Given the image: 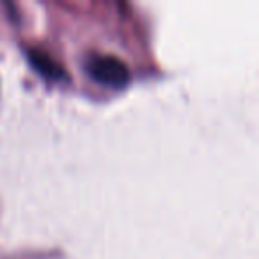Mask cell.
Returning a JSON list of instances; mask_svg holds the SVG:
<instances>
[{
  "label": "cell",
  "instance_id": "6da1fadb",
  "mask_svg": "<svg viewBox=\"0 0 259 259\" xmlns=\"http://www.w3.org/2000/svg\"><path fill=\"white\" fill-rule=\"evenodd\" d=\"M85 69L94 82L112 89H122L132 78L126 62L115 55H93L87 61Z\"/></svg>",
  "mask_w": 259,
  "mask_h": 259
},
{
  "label": "cell",
  "instance_id": "7a4b0ae2",
  "mask_svg": "<svg viewBox=\"0 0 259 259\" xmlns=\"http://www.w3.org/2000/svg\"><path fill=\"white\" fill-rule=\"evenodd\" d=\"M27 55H29L30 64H32L34 68L37 69V73H39L41 76H45L47 80H59L64 76V71H62L61 66H59L50 55L45 54V52H39V50H36V48H32V50H27Z\"/></svg>",
  "mask_w": 259,
  "mask_h": 259
}]
</instances>
